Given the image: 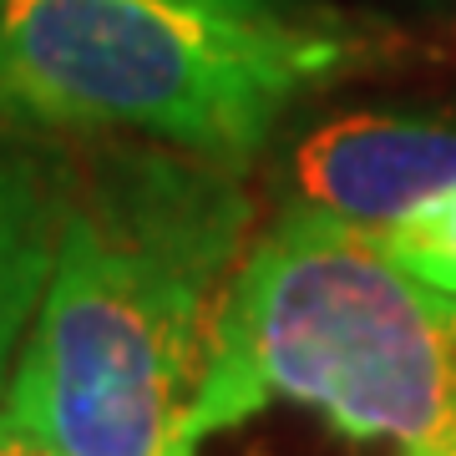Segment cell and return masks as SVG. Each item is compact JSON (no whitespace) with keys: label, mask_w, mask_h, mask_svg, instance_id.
<instances>
[{"label":"cell","mask_w":456,"mask_h":456,"mask_svg":"<svg viewBox=\"0 0 456 456\" xmlns=\"http://www.w3.org/2000/svg\"><path fill=\"white\" fill-rule=\"evenodd\" d=\"M244 233L228 163L158 142L66 163L56 264L0 421L51 456H193L183 421Z\"/></svg>","instance_id":"1"},{"label":"cell","mask_w":456,"mask_h":456,"mask_svg":"<svg viewBox=\"0 0 456 456\" xmlns=\"http://www.w3.org/2000/svg\"><path fill=\"white\" fill-rule=\"evenodd\" d=\"M269 401L314 406L350 441L456 446V294L391 259L375 228L294 208L233 269L183 446Z\"/></svg>","instance_id":"2"},{"label":"cell","mask_w":456,"mask_h":456,"mask_svg":"<svg viewBox=\"0 0 456 456\" xmlns=\"http://www.w3.org/2000/svg\"><path fill=\"white\" fill-rule=\"evenodd\" d=\"M350 41L198 0H0V132H86L239 167Z\"/></svg>","instance_id":"3"},{"label":"cell","mask_w":456,"mask_h":456,"mask_svg":"<svg viewBox=\"0 0 456 456\" xmlns=\"http://www.w3.org/2000/svg\"><path fill=\"white\" fill-rule=\"evenodd\" d=\"M305 208L355 228H391L456 188V127L426 117L350 112L294 152Z\"/></svg>","instance_id":"4"},{"label":"cell","mask_w":456,"mask_h":456,"mask_svg":"<svg viewBox=\"0 0 456 456\" xmlns=\"http://www.w3.org/2000/svg\"><path fill=\"white\" fill-rule=\"evenodd\" d=\"M61 188L66 163L31 147H0V401L56 264Z\"/></svg>","instance_id":"5"},{"label":"cell","mask_w":456,"mask_h":456,"mask_svg":"<svg viewBox=\"0 0 456 456\" xmlns=\"http://www.w3.org/2000/svg\"><path fill=\"white\" fill-rule=\"evenodd\" d=\"M375 233H380V244L391 248L395 264H406L416 279L456 294V188L441 193L436 203L416 208L401 224L375 228Z\"/></svg>","instance_id":"6"},{"label":"cell","mask_w":456,"mask_h":456,"mask_svg":"<svg viewBox=\"0 0 456 456\" xmlns=\"http://www.w3.org/2000/svg\"><path fill=\"white\" fill-rule=\"evenodd\" d=\"M198 5H218V11H233V16H269V20H294L289 0H198Z\"/></svg>","instance_id":"7"},{"label":"cell","mask_w":456,"mask_h":456,"mask_svg":"<svg viewBox=\"0 0 456 456\" xmlns=\"http://www.w3.org/2000/svg\"><path fill=\"white\" fill-rule=\"evenodd\" d=\"M0 456H51V452L36 436H26V431H16V426L0 421Z\"/></svg>","instance_id":"8"},{"label":"cell","mask_w":456,"mask_h":456,"mask_svg":"<svg viewBox=\"0 0 456 456\" xmlns=\"http://www.w3.org/2000/svg\"><path fill=\"white\" fill-rule=\"evenodd\" d=\"M431 456H456V446H446V452H431Z\"/></svg>","instance_id":"9"}]
</instances>
